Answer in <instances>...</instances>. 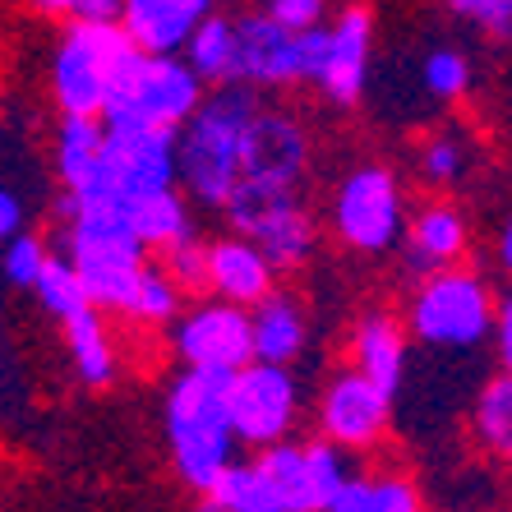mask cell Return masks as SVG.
Here are the masks:
<instances>
[{
    "instance_id": "13",
    "label": "cell",
    "mask_w": 512,
    "mask_h": 512,
    "mask_svg": "<svg viewBox=\"0 0 512 512\" xmlns=\"http://www.w3.org/2000/svg\"><path fill=\"white\" fill-rule=\"evenodd\" d=\"M231 84L286 88L300 84V42L263 14H245L231 24Z\"/></svg>"
},
{
    "instance_id": "10",
    "label": "cell",
    "mask_w": 512,
    "mask_h": 512,
    "mask_svg": "<svg viewBox=\"0 0 512 512\" xmlns=\"http://www.w3.org/2000/svg\"><path fill=\"white\" fill-rule=\"evenodd\" d=\"M310 167V139L296 116L277 107H254L240 134V171L236 185L250 190H300Z\"/></svg>"
},
{
    "instance_id": "22",
    "label": "cell",
    "mask_w": 512,
    "mask_h": 512,
    "mask_svg": "<svg viewBox=\"0 0 512 512\" xmlns=\"http://www.w3.org/2000/svg\"><path fill=\"white\" fill-rule=\"evenodd\" d=\"M319 512H420V489L406 476H346Z\"/></svg>"
},
{
    "instance_id": "14",
    "label": "cell",
    "mask_w": 512,
    "mask_h": 512,
    "mask_svg": "<svg viewBox=\"0 0 512 512\" xmlns=\"http://www.w3.org/2000/svg\"><path fill=\"white\" fill-rule=\"evenodd\" d=\"M370 47H374V19L370 10H342L328 28V51H323V70L314 84L328 93L333 107H356L370 79Z\"/></svg>"
},
{
    "instance_id": "20",
    "label": "cell",
    "mask_w": 512,
    "mask_h": 512,
    "mask_svg": "<svg viewBox=\"0 0 512 512\" xmlns=\"http://www.w3.org/2000/svg\"><path fill=\"white\" fill-rule=\"evenodd\" d=\"M120 213H125V227L134 231L143 250L157 245V250H167L176 240L194 236L190 227V203L176 194V185L167 190H148V194H130V199H120Z\"/></svg>"
},
{
    "instance_id": "1",
    "label": "cell",
    "mask_w": 512,
    "mask_h": 512,
    "mask_svg": "<svg viewBox=\"0 0 512 512\" xmlns=\"http://www.w3.org/2000/svg\"><path fill=\"white\" fill-rule=\"evenodd\" d=\"M60 217L65 227V259L74 263V273L84 282L93 310H120L130 305L134 282L143 273V245L134 231L125 227L120 199L93 194V199H60Z\"/></svg>"
},
{
    "instance_id": "18",
    "label": "cell",
    "mask_w": 512,
    "mask_h": 512,
    "mask_svg": "<svg viewBox=\"0 0 512 512\" xmlns=\"http://www.w3.org/2000/svg\"><path fill=\"white\" fill-rule=\"evenodd\" d=\"M310 342V328H305V314L291 296L282 291H268L263 300L250 305V346L254 360H268V365H291V360L305 351Z\"/></svg>"
},
{
    "instance_id": "2",
    "label": "cell",
    "mask_w": 512,
    "mask_h": 512,
    "mask_svg": "<svg viewBox=\"0 0 512 512\" xmlns=\"http://www.w3.org/2000/svg\"><path fill=\"white\" fill-rule=\"evenodd\" d=\"M254 107L259 97L250 84H222L213 97H199V107L176 125V180L208 208H222L236 185L240 134Z\"/></svg>"
},
{
    "instance_id": "9",
    "label": "cell",
    "mask_w": 512,
    "mask_h": 512,
    "mask_svg": "<svg viewBox=\"0 0 512 512\" xmlns=\"http://www.w3.org/2000/svg\"><path fill=\"white\" fill-rule=\"evenodd\" d=\"M300 393L286 365H268V360H250L231 374L227 388V420L231 439L250 443V448H268V443L286 439L296 425Z\"/></svg>"
},
{
    "instance_id": "29",
    "label": "cell",
    "mask_w": 512,
    "mask_h": 512,
    "mask_svg": "<svg viewBox=\"0 0 512 512\" xmlns=\"http://www.w3.org/2000/svg\"><path fill=\"white\" fill-rule=\"evenodd\" d=\"M33 291L51 319H70V314L93 305L84 282H79V273H74V263L65 259V254H47V259H42V268H37V277H33Z\"/></svg>"
},
{
    "instance_id": "11",
    "label": "cell",
    "mask_w": 512,
    "mask_h": 512,
    "mask_svg": "<svg viewBox=\"0 0 512 512\" xmlns=\"http://www.w3.org/2000/svg\"><path fill=\"white\" fill-rule=\"evenodd\" d=\"M319 425L323 439L346 448V453H370L393 425V393H383L379 383H370L360 370H346L323 393Z\"/></svg>"
},
{
    "instance_id": "7",
    "label": "cell",
    "mask_w": 512,
    "mask_h": 512,
    "mask_svg": "<svg viewBox=\"0 0 512 512\" xmlns=\"http://www.w3.org/2000/svg\"><path fill=\"white\" fill-rule=\"evenodd\" d=\"M134 51L116 19H74L56 60H51V93L65 116H102L111 74Z\"/></svg>"
},
{
    "instance_id": "8",
    "label": "cell",
    "mask_w": 512,
    "mask_h": 512,
    "mask_svg": "<svg viewBox=\"0 0 512 512\" xmlns=\"http://www.w3.org/2000/svg\"><path fill=\"white\" fill-rule=\"evenodd\" d=\"M402 185L388 167H356L333 194V231L356 254H383L402 240Z\"/></svg>"
},
{
    "instance_id": "21",
    "label": "cell",
    "mask_w": 512,
    "mask_h": 512,
    "mask_svg": "<svg viewBox=\"0 0 512 512\" xmlns=\"http://www.w3.org/2000/svg\"><path fill=\"white\" fill-rule=\"evenodd\" d=\"M356 370L383 393H397L406 379V333L393 314H370L356 328Z\"/></svg>"
},
{
    "instance_id": "4",
    "label": "cell",
    "mask_w": 512,
    "mask_h": 512,
    "mask_svg": "<svg viewBox=\"0 0 512 512\" xmlns=\"http://www.w3.org/2000/svg\"><path fill=\"white\" fill-rule=\"evenodd\" d=\"M176 185V130L167 125H143V120H107L102 125V157L97 176L84 190H65L74 199H130V194L167 190Z\"/></svg>"
},
{
    "instance_id": "43",
    "label": "cell",
    "mask_w": 512,
    "mask_h": 512,
    "mask_svg": "<svg viewBox=\"0 0 512 512\" xmlns=\"http://www.w3.org/2000/svg\"><path fill=\"white\" fill-rule=\"evenodd\" d=\"M277 512H296V508H277Z\"/></svg>"
},
{
    "instance_id": "19",
    "label": "cell",
    "mask_w": 512,
    "mask_h": 512,
    "mask_svg": "<svg viewBox=\"0 0 512 512\" xmlns=\"http://www.w3.org/2000/svg\"><path fill=\"white\" fill-rule=\"evenodd\" d=\"M245 236L254 240L263 250V259L273 263L277 273H286V268H300V263L314 254V240H319V231H314V217L305 213V203H282V208H273V213H263L259 222H254Z\"/></svg>"
},
{
    "instance_id": "28",
    "label": "cell",
    "mask_w": 512,
    "mask_h": 512,
    "mask_svg": "<svg viewBox=\"0 0 512 512\" xmlns=\"http://www.w3.org/2000/svg\"><path fill=\"white\" fill-rule=\"evenodd\" d=\"M471 425H476L480 448H489V453H499V457L512 453V379H508V370H499L476 393Z\"/></svg>"
},
{
    "instance_id": "25",
    "label": "cell",
    "mask_w": 512,
    "mask_h": 512,
    "mask_svg": "<svg viewBox=\"0 0 512 512\" xmlns=\"http://www.w3.org/2000/svg\"><path fill=\"white\" fill-rule=\"evenodd\" d=\"M231 19L222 14H203L185 37V65L194 70L199 84H231Z\"/></svg>"
},
{
    "instance_id": "17",
    "label": "cell",
    "mask_w": 512,
    "mask_h": 512,
    "mask_svg": "<svg viewBox=\"0 0 512 512\" xmlns=\"http://www.w3.org/2000/svg\"><path fill=\"white\" fill-rule=\"evenodd\" d=\"M406 236V268L416 277L434 273V268H453L466 254V217L457 213L453 203H429L420 208L416 222L402 227Z\"/></svg>"
},
{
    "instance_id": "23",
    "label": "cell",
    "mask_w": 512,
    "mask_h": 512,
    "mask_svg": "<svg viewBox=\"0 0 512 512\" xmlns=\"http://www.w3.org/2000/svg\"><path fill=\"white\" fill-rule=\"evenodd\" d=\"M60 323H65V346H70L74 374L88 388H107L116 379V351H111V337L102 328V319H97V310L88 305V310L70 314V319H60Z\"/></svg>"
},
{
    "instance_id": "5",
    "label": "cell",
    "mask_w": 512,
    "mask_h": 512,
    "mask_svg": "<svg viewBox=\"0 0 512 512\" xmlns=\"http://www.w3.org/2000/svg\"><path fill=\"white\" fill-rule=\"evenodd\" d=\"M494 323V296L476 273L434 268L411 296V333L434 351H476Z\"/></svg>"
},
{
    "instance_id": "26",
    "label": "cell",
    "mask_w": 512,
    "mask_h": 512,
    "mask_svg": "<svg viewBox=\"0 0 512 512\" xmlns=\"http://www.w3.org/2000/svg\"><path fill=\"white\" fill-rule=\"evenodd\" d=\"M259 476L268 480V489L277 494L282 508H296V512H314V494H310V476H305V453H300V443H268L259 448Z\"/></svg>"
},
{
    "instance_id": "39",
    "label": "cell",
    "mask_w": 512,
    "mask_h": 512,
    "mask_svg": "<svg viewBox=\"0 0 512 512\" xmlns=\"http://www.w3.org/2000/svg\"><path fill=\"white\" fill-rule=\"evenodd\" d=\"M489 333H494V351H499V365L508 370V360H512V305H508V296L494 300V323H489Z\"/></svg>"
},
{
    "instance_id": "40",
    "label": "cell",
    "mask_w": 512,
    "mask_h": 512,
    "mask_svg": "<svg viewBox=\"0 0 512 512\" xmlns=\"http://www.w3.org/2000/svg\"><path fill=\"white\" fill-rule=\"evenodd\" d=\"M14 231H24V199L0 185V240H10Z\"/></svg>"
},
{
    "instance_id": "12",
    "label": "cell",
    "mask_w": 512,
    "mask_h": 512,
    "mask_svg": "<svg viewBox=\"0 0 512 512\" xmlns=\"http://www.w3.org/2000/svg\"><path fill=\"white\" fill-rule=\"evenodd\" d=\"M176 356L190 365V370H222L236 374L240 365L254 360L250 346V310L245 305H199L185 319L176 323Z\"/></svg>"
},
{
    "instance_id": "30",
    "label": "cell",
    "mask_w": 512,
    "mask_h": 512,
    "mask_svg": "<svg viewBox=\"0 0 512 512\" xmlns=\"http://www.w3.org/2000/svg\"><path fill=\"white\" fill-rule=\"evenodd\" d=\"M176 310H180V286L171 282L162 268H143L139 282H134V296H130V305H125V314L157 328V323L176 319Z\"/></svg>"
},
{
    "instance_id": "41",
    "label": "cell",
    "mask_w": 512,
    "mask_h": 512,
    "mask_svg": "<svg viewBox=\"0 0 512 512\" xmlns=\"http://www.w3.org/2000/svg\"><path fill=\"white\" fill-rule=\"evenodd\" d=\"M499 268H512V231L499 227Z\"/></svg>"
},
{
    "instance_id": "27",
    "label": "cell",
    "mask_w": 512,
    "mask_h": 512,
    "mask_svg": "<svg viewBox=\"0 0 512 512\" xmlns=\"http://www.w3.org/2000/svg\"><path fill=\"white\" fill-rule=\"evenodd\" d=\"M203 494H208L213 508H227V512H277L282 508L254 462H227Z\"/></svg>"
},
{
    "instance_id": "33",
    "label": "cell",
    "mask_w": 512,
    "mask_h": 512,
    "mask_svg": "<svg viewBox=\"0 0 512 512\" xmlns=\"http://www.w3.org/2000/svg\"><path fill=\"white\" fill-rule=\"evenodd\" d=\"M162 273L180 286V296L185 291H208V245H199L194 236L167 245V268Z\"/></svg>"
},
{
    "instance_id": "42",
    "label": "cell",
    "mask_w": 512,
    "mask_h": 512,
    "mask_svg": "<svg viewBox=\"0 0 512 512\" xmlns=\"http://www.w3.org/2000/svg\"><path fill=\"white\" fill-rule=\"evenodd\" d=\"M203 512H227V508H213V503H208V508H203Z\"/></svg>"
},
{
    "instance_id": "38",
    "label": "cell",
    "mask_w": 512,
    "mask_h": 512,
    "mask_svg": "<svg viewBox=\"0 0 512 512\" xmlns=\"http://www.w3.org/2000/svg\"><path fill=\"white\" fill-rule=\"evenodd\" d=\"M42 14H70V19H116L120 0H28Z\"/></svg>"
},
{
    "instance_id": "37",
    "label": "cell",
    "mask_w": 512,
    "mask_h": 512,
    "mask_svg": "<svg viewBox=\"0 0 512 512\" xmlns=\"http://www.w3.org/2000/svg\"><path fill=\"white\" fill-rule=\"evenodd\" d=\"M323 10H328V0H263L259 14L286 33H305V28L323 24Z\"/></svg>"
},
{
    "instance_id": "34",
    "label": "cell",
    "mask_w": 512,
    "mask_h": 512,
    "mask_svg": "<svg viewBox=\"0 0 512 512\" xmlns=\"http://www.w3.org/2000/svg\"><path fill=\"white\" fill-rule=\"evenodd\" d=\"M462 171H466V148H462V139L443 134V139H429V143H425V153H420V176H425L429 185H453Z\"/></svg>"
},
{
    "instance_id": "36",
    "label": "cell",
    "mask_w": 512,
    "mask_h": 512,
    "mask_svg": "<svg viewBox=\"0 0 512 512\" xmlns=\"http://www.w3.org/2000/svg\"><path fill=\"white\" fill-rule=\"evenodd\" d=\"M453 14H462V19H471V24H480L485 33H494L499 42H508L512 33V0H443Z\"/></svg>"
},
{
    "instance_id": "35",
    "label": "cell",
    "mask_w": 512,
    "mask_h": 512,
    "mask_svg": "<svg viewBox=\"0 0 512 512\" xmlns=\"http://www.w3.org/2000/svg\"><path fill=\"white\" fill-rule=\"evenodd\" d=\"M42 259H47V245H42L37 236H28V231H14V236L5 240V254H0L5 282L33 286V277H37V268H42Z\"/></svg>"
},
{
    "instance_id": "16",
    "label": "cell",
    "mask_w": 512,
    "mask_h": 512,
    "mask_svg": "<svg viewBox=\"0 0 512 512\" xmlns=\"http://www.w3.org/2000/svg\"><path fill=\"white\" fill-rule=\"evenodd\" d=\"M277 268L263 259V250L250 236H227L208 245V291H217L231 305L250 310L254 300H263L273 291Z\"/></svg>"
},
{
    "instance_id": "24",
    "label": "cell",
    "mask_w": 512,
    "mask_h": 512,
    "mask_svg": "<svg viewBox=\"0 0 512 512\" xmlns=\"http://www.w3.org/2000/svg\"><path fill=\"white\" fill-rule=\"evenodd\" d=\"M97 157H102V125L97 116H65L56 134V171L65 190H84L97 176Z\"/></svg>"
},
{
    "instance_id": "32",
    "label": "cell",
    "mask_w": 512,
    "mask_h": 512,
    "mask_svg": "<svg viewBox=\"0 0 512 512\" xmlns=\"http://www.w3.org/2000/svg\"><path fill=\"white\" fill-rule=\"evenodd\" d=\"M420 79H425V88L434 97L457 102V97L471 88V60H466L462 51H453V47H439V51H429V56H425Z\"/></svg>"
},
{
    "instance_id": "3",
    "label": "cell",
    "mask_w": 512,
    "mask_h": 512,
    "mask_svg": "<svg viewBox=\"0 0 512 512\" xmlns=\"http://www.w3.org/2000/svg\"><path fill=\"white\" fill-rule=\"evenodd\" d=\"M227 388L231 374L222 370H190L171 383L167 393V439L171 462L190 489H208L217 471L236 462V439L227 420Z\"/></svg>"
},
{
    "instance_id": "6",
    "label": "cell",
    "mask_w": 512,
    "mask_h": 512,
    "mask_svg": "<svg viewBox=\"0 0 512 512\" xmlns=\"http://www.w3.org/2000/svg\"><path fill=\"white\" fill-rule=\"evenodd\" d=\"M203 84L180 56H148L134 47L111 74L102 116L107 120H143V125H167L176 130L180 120L199 107Z\"/></svg>"
},
{
    "instance_id": "15",
    "label": "cell",
    "mask_w": 512,
    "mask_h": 512,
    "mask_svg": "<svg viewBox=\"0 0 512 512\" xmlns=\"http://www.w3.org/2000/svg\"><path fill=\"white\" fill-rule=\"evenodd\" d=\"M213 5L217 0H120L116 24L148 56H176L190 28L203 14H213Z\"/></svg>"
},
{
    "instance_id": "31",
    "label": "cell",
    "mask_w": 512,
    "mask_h": 512,
    "mask_svg": "<svg viewBox=\"0 0 512 512\" xmlns=\"http://www.w3.org/2000/svg\"><path fill=\"white\" fill-rule=\"evenodd\" d=\"M300 453H305V476H310L314 512H319L323 503H328L337 489H342V480L351 476V462H346V448H337V443H328V439L305 443Z\"/></svg>"
}]
</instances>
